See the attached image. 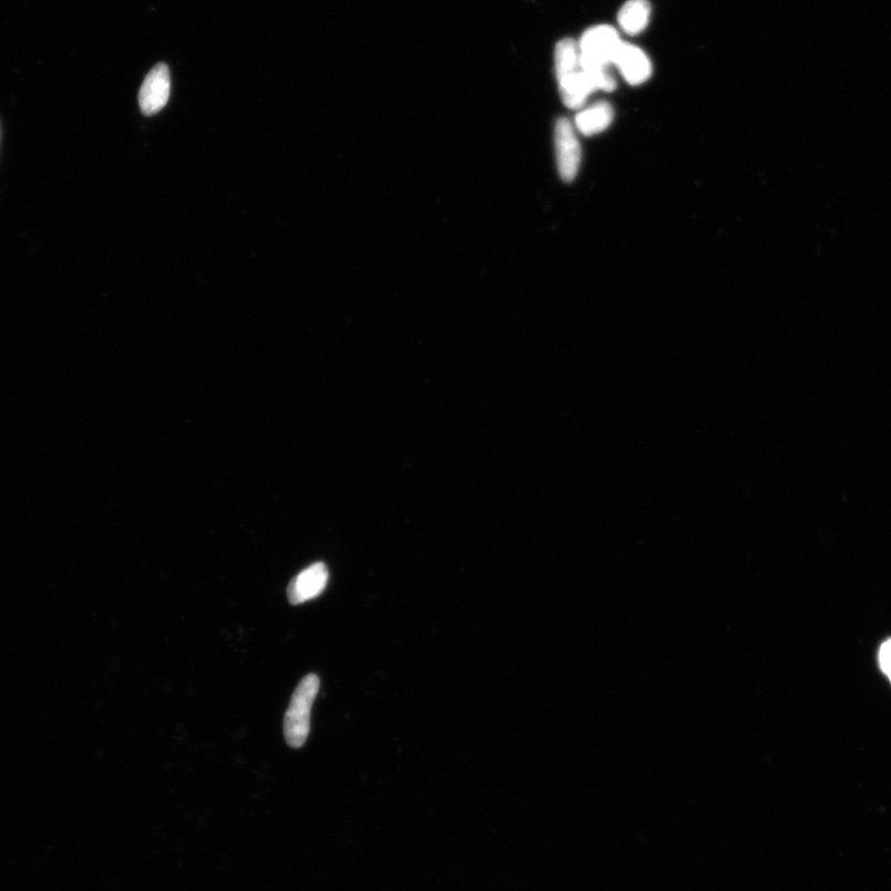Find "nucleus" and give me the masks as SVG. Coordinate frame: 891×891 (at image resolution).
Returning a JSON list of instances; mask_svg holds the SVG:
<instances>
[{
    "label": "nucleus",
    "instance_id": "f257e3e1",
    "mask_svg": "<svg viewBox=\"0 0 891 891\" xmlns=\"http://www.w3.org/2000/svg\"><path fill=\"white\" fill-rule=\"evenodd\" d=\"M319 690L320 679L310 673L305 676L293 693L285 713L284 735L286 743L295 750L301 747L309 736L312 704Z\"/></svg>",
    "mask_w": 891,
    "mask_h": 891
},
{
    "label": "nucleus",
    "instance_id": "f03ea898",
    "mask_svg": "<svg viewBox=\"0 0 891 891\" xmlns=\"http://www.w3.org/2000/svg\"><path fill=\"white\" fill-rule=\"evenodd\" d=\"M623 41L616 30L608 25L593 26L583 34L580 47V66L583 70L608 67Z\"/></svg>",
    "mask_w": 891,
    "mask_h": 891
},
{
    "label": "nucleus",
    "instance_id": "7ed1b4c3",
    "mask_svg": "<svg viewBox=\"0 0 891 891\" xmlns=\"http://www.w3.org/2000/svg\"><path fill=\"white\" fill-rule=\"evenodd\" d=\"M556 157L560 177L571 182L576 179L581 163V146L575 128L568 118H561L555 129Z\"/></svg>",
    "mask_w": 891,
    "mask_h": 891
},
{
    "label": "nucleus",
    "instance_id": "20e7f679",
    "mask_svg": "<svg viewBox=\"0 0 891 891\" xmlns=\"http://www.w3.org/2000/svg\"><path fill=\"white\" fill-rule=\"evenodd\" d=\"M171 79L167 65L159 64L153 67L139 92V106L146 116L157 115L167 106L170 98Z\"/></svg>",
    "mask_w": 891,
    "mask_h": 891
},
{
    "label": "nucleus",
    "instance_id": "39448f33",
    "mask_svg": "<svg viewBox=\"0 0 891 891\" xmlns=\"http://www.w3.org/2000/svg\"><path fill=\"white\" fill-rule=\"evenodd\" d=\"M329 582V570L325 563L317 562L296 575L288 587V600L293 606L309 602L325 591Z\"/></svg>",
    "mask_w": 891,
    "mask_h": 891
},
{
    "label": "nucleus",
    "instance_id": "423d86ee",
    "mask_svg": "<svg viewBox=\"0 0 891 891\" xmlns=\"http://www.w3.org/2000/svg\"><path fill=\"white\" fill-rule=\"evenodd\" d=\"M620 74L632 86H639L648 81L653 73L649 57L638 46L622 43L616 59H614Z\"/></svg>",
    "mask_w": 891,
    "mask_h": 891
},
{
    "label": "nucleus",
    "instance_id": "0eeeda50",
    "mask_svg": "<svg viewBox=\"0 0 891 891\" xmlns=\"http://www.w3.org/2000/svg\"><path fill=\"white\" fill-rule=\"evenodd\" d=\"M558 79L561 98L569 108H581L594 91L590 78L583 73L581 66L572 71V73L559 76Z\"/></svg>",
    "mask_w": 891,
    "mask_h": 891
},
{
    "label": "nucleus",
    "instance_id": "6e6552de",
    "mask_svg": "<svg viewBox=\"0 0 891 891\" xmlns=\"http://www.w3.org/2000/svg\"><path fill=\"white\" fill-rule=\"evenodd\" d=\"M613 118V107L607 102H598V104L579 113L575 120L576 128L583 136H596L612 125Z\"/></svg>",
    "mask_w": 891,
    "mask_h": 891
},
{
    "label": "nucleus",
    "instance_id": "1a4fd4ad",
    "mask_svg": "<svg viewBox=\"0 0 891 891\" xmlns=\"http://www.w3.org/2000/svg\"><path fill=\"white\" fill-rule=\"evenodd\" d=\"M651 7L648 0H628L618 14L620 28L629 35H638L648 26Z\"/></svg>",
    "mask_w": 891,
    "mask_h": 891
},
{
    "label": "nucleus",
    "instance_id": "9d476101",
    "mask_svg": "<svg viewBox=\"0 0 891 891\" xmlns=\"http://www.w3.org/2000/svg\"><path fill=\"white\" fill-rule=\"evenodd\" d=\"M555 66L558 77L580 68V47L575 40L560 41L555 50Z\"/></svg>",
    "mask_w": 891,
    "mask_h": 891
},
{
    "label": "nucleus",
    "instance_id": "9b49d317",
    "mask_svg": "<svg viewBox=\"0 0 891 891\" xmlns=\"http://www.w3.org/2000/svg\"><path fill=\"white\" fill-rule=\"evenodd\" d=\"M879 667L891 682V639L882 644L879 650Z\"/></svg>",
    "mask_w": 891,
    "mask_h": 891
}]
</instances>
